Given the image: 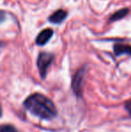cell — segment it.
<instances>
[{
    "instance_id": "6da1fadb",
    "label": "cell",
    "mask_w": 131,
    "mask_h": 132,
    "mask_svg": "<svg viewBox=\"0 0 131 132\" xmlns=\"http://www.w3.org/2000/svg\"><path fill=\"white\" fill-rule=\"evenodd\" d=\"M27 111L43 120H52L57 116V108L53 102L41 94H33L23 103Z\"/></svg>"
},
{
    "instance_id": "7a4b0ae2",
    "label": "cell",
    "mask_w": 131,
    "mask_h": 132,
    "mask_svg": "<svg viewBox=\"0 0 131 132\" xmlns=\"http://www.w3.org/2000/svg\"><path fill=\"white\" fill-rule=\"evenodd\" d=\"M54 56L49 52H40L39 54L38 59H37V67H38L39 72L40 74L41 78H45L47 75V70L49 67L51 65Z\"/></svg>"
},
{
    "instance_id": "3957f363",
    "label": "cell",
    "mask_w": 131,
    "mask_h": 132,
    "mask_svg": "<svg viewBox=\"0 0 131 132\" xmlns=\"http://www.w3.org/2000/svg\"><path fill=\"white\" fill-rule=\"evenodd\" d=\"M84 75H85V68H82L75 73V75L74 76L73 79H72V83H71L72 90H73V92L75 93V94L76 96L81 95L82 85L84 78Z\"/></svg>"
},
{
    "instance_id": "277c9868",
    "label": "cell",
    "mask_w": 131,
    "mask_h": 132,
    "mask_svg": "<svg viewBox=\"0 0 131 132\" xmlns=\"http://www.w3.org/2000/svg\"><path fill=\"white\" fill-rule=\"evenodd\" d=\"M53 33L54 31L50 28H47V29H44L40 31L38 34V36L35 39V43L39 46H43L49 42L51 39V37L53 36Z\"/></svg>"
},
{
    "instance_id": "5b68a950",
    "label": "cell",
    "mask_w": 131,
    "mask_h": 132,
    "mask_svg": "<svg viewBox=\"0 0 131 132\" xmlns=\"http://www.w3.org/2000/svg\"><path fill=\"white\" fill-rule=\"evenodd\" d=\"M66 17H67V12L62 10V9H58V10L55 11L51 15H49L48 20L54 24H59L65 21Z\"/></svg>"
},
{
    "instance_id": "8992f818",
    "label": "cell",
    "mask_w": 131,
    "mask_h": 132,
    "mask_svg": "<svg viewBox=\"0 0 131 132\" xmlns=\"http://www.w3.org/2000/svg\"><path fill=\"white\" fill-rule=\"evenodd\" d=\"M113 51L115 56L119 57L120 55H129L131 57V46L128 44H122V43H117L113 46Z\"/></svg>"
},
{
    "instance_id": "52a82bcc",
    "label": "cell",
    "mask_w": 131,
    "mask_h": 132,
    "mask_svg": "<svg viewBox=\"0 0 131 132\" xmlns=\"http://www.w3.org/2000/svg\"><path fill=\"white\" fill-rule=\"evenodd\" d=\"M129 13V10L128 8H122V9H119V10L116 11L110 17V22H116V21H119V20L122 19L124 18L127 14Z\"/></svg>"
},
{
    "instance_id": "ba28073f",
    "label": "cell",
    "mask_w": 131,
    "mask_h": 132,
    "mask_svg": "<svg viewBox=\"0 0 131 132\" xmlns=\"http://www.w3.org/2000/svg\"><path fill=\"white\" fill-rule=\"evenodd\" d=\"M1 132H19L12 125H3L1 128Z\"/></svg>"
},
{
    "instance_id": "9c48e42d",
    "label": "cell",
    "mask_w": 131,
    "mask_h": 132,
    "mask_svg": "<svg viewBox=\"0 0 131 132\" xmlns=\"http://www.w3.org/2000/svg\"><path fill=\"white\" fill-rule=\"evenodd\" d=\"M125 109L127 110V111H128L129 116L131 117V101L126 102V103H125Z\"/></svg>"
}]
</instances>
